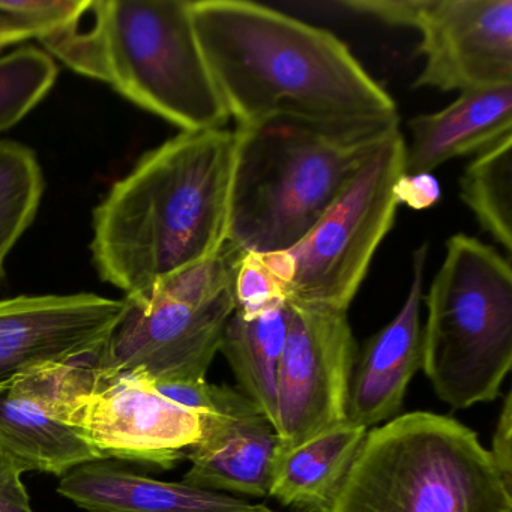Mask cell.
I'll return each mask as SVG.
<instances>
[{
	"label": "cell",
	"mask_w": 512,
	"mask_h": 512,
	"mask_svg": "<svg viewBox=\"0 0 512 512\" xmlns=\"http://www.w3.org/2000/svg\"><path fill=\"white\" fill-rule=\"evenodd\" d=\"M191 19L229 118L356 121L398 116L391 95L325 29L242 0L191 2Z\"/></svg>",
	"instance_id": "cell-1"
},
{
	"label": "cell",
	"mask_w": 512,
	"mask_h": 512,
	"mask_svg": "<svg viewBox=\"0 0 512 512\" xmlns=\"http://www.w3.org/2000/svg\"><path fill=\"white\" fill-rule=\"evenodd\" d=\"M236 134L182 131L140 158L92 217V263L127 295L211 259L226 245Z\"/></svg>",
	"instance_id": "cell-2"
},
{
	"label": "cell",
	"mask_w": 512,
	"mask_h": 512,
	"mask_svg": "<svg viewBox=\"0 0 512 512\" xmlns=\"http://www.w3.org/2000/svg\"><path fill=\"white\" fill-rule=\"evenodd\" d=\"M400 118L266 119L235 130L227 242L241 253L295 247Z\"/></svg>",
	"instance_id": "cell-3"
},
{
	"label": "cell",
	"mask_w": 512,
	"mask_h": 512,
	"mask_svg": "<svg viewBox=\"0 0 512 512\" xmlns=\"http://www.w3.org/2000/svg\"><path fill=\"white\" fill-rule=\"evenodd\" d=\"M38 41L80 76L181 131L217 130L230 119L187 0H86L76 20Z\"/></svg>",
	"instance_id": "cell-4"
},
{
	"label": "cell",
	"mask_w": 512,
	"mask_h": 512,
	"mask_svg": "<svg viewBox=\"0 0 512 512\" xmlns=\"http://www.w3.org/2000/svg\"><path fill=\"white\" fill-rule=\"evenodd\" d=\"M328 512H512V476L467 425L410 412L367 431Z\"/></svg>",
	"instance_id": "cell-5"
},
{
	"label": "cell",
	"mask_w": 512,
	"mask_h": 512,
	"mask_svg": "<svg viewBox=\"0 0 512 512\" xmlns=\"http://www.w3.org/2000/svg\"><path fill=\"white\" fill-rule=\"evenodd\" d=\"M425 302L421 368L434 394L455 410L497 400L512 367L511 260L452 236Z\"/></svg>",
	"instance_id": "cell-6"
},
{
	"label": "cell",
	"mask_w": 512,
	"mask_h": 512,
	"mask_svg": "<svg viewBox=\"0 0 512 512\" xmlns=\"http://www.w3.org/2000/svg\"><path fill=\"white\" fill-rule=\"evenodd\" d=\"M230 242L211 259L145 292L127 295L106 343L85 359L97 377L139 371L154 382H203L235 313L236 266Z\"/></svg>",
	"instance_id": "cell-7"
},
{
	"label": "cell",
	"mask_w": 512,
	"mask_h": 512,
	"mask_svg": "<svg viewBox=\"0 0 512 512\" xmlns=\"http://www.w3.org/2000/svg\"><path fill=\"white\" fill-rule=\"evenodd\" d=\"M406 140L392 133L299 244L287 250L293 277L287 302L346 311L371 260L394 226V187L404 175Z\"/></svg>",
	"instance_id": "cell-8"
},
{
	"label": "cell",
	"mask_w": 512,
	"mask_h": 512,
	"mask_svg": "<svg viewBox=\"0 0 512 512\" xmlns=\"http://www.w3.org/2000/svg\"><path fill=\"white\" fill-rule=\"evenodd\" d=\"M289 326L278 367L277 452L347 421L356 341L346 311L287 302Z\"/></svg>",
	"instance_id": "cell-9"
},
{
	"label": "cell",
	"mask_w": 512,
	"mask_h": 512,
	"mask_svg": "<svg viewBox=\"0 0 512 512\" xmlns=\"http://www.w3.org/2000/svg\"><path fill=\"white\" fill-rule=\"evenodd\" d=\"M91 374V385L77 397L74 421L103 460L169 469L199 442L200 413L167 400L151 377L139 371Z\"/></svg>",
	"instance_id": "cell-10"
},
{
	"label": "cell",
	"mask_w": 512,
	"mask_h": 512,
	"mask_svg": "<svg viewBox=\"0 0 512 512\" xmlns=\"http://www.w3.org/2000/svg\"><path fill=\"white\" fill-rule=\"evenodd\" d=\"M83 361L50 365L0 388V461L20 472L64 476L103 460L74 421L77 397L91 385Z\"/></svg>",
	"instance_id": "cell-11"
},
{
	"label": "cell",
	"mask_w": 512,
	"mask_h": 512,
	"mask_svg": "<svg viewBox=\"0 0 512 512\" xmlns=\"http://www.w3.org/2000/svg\"><path fill=\"white\" fill-rule=\"evenodd\" d=\"M410 28L425 59L415 88L512 85V0H419Z\"/></svg>",
	"instance_id": "cell-12"
},
{
	"label": "cell",
	"mask_w": 512,
	"mask_h": 512,
	"mask_svg": "<svg viewBox=\"0 0 512 512\" xmlns=\"http://www.w3.org/2000/svg\"><path fill=\"white\" fill-rule=\"evenodd\" d=\"M122 311V299L94 293L0 301V388L22 374L88 358L106 343Z\"/></svg>",
	"instance_id": "cell-13"
},
{
	"label": "cell",
	"mask_w": 512,
	"mask_h": 512,
	"mask_svg": "<svg viewBox=\"0 0 512 512\" xmlns=\"http://www.w3.org/2000/svg\"><path fill=\"white\" fill-rule=\"evenodd\" d=\"M202 436L187 451L191 467L182 482L250 497L269 496L278 434L259 407L229 385H211L200 413Z\"/></svg>",
	"instance_id": "cell-14"
},
{
	"label": "cell",
	"mask_w": 512,
	"mask_h": 512,
	"mask_svg": "<svg viewBox=\"0 0 512 512\" xmlns=\"http://www.w3.org/2000/svg\"><path fill=\"white\" fill-rule=\"evenodd\" d=\"M428 244L413 253L409 293L397 316L365 343L355 361L346 419L370 428L397 418L407 386L422 367L421 305Z\"/></svg>",
	"instance_id": "cell-15"
},
{
	"label": "cell",
	"mask_w": 512,
	"mask_h": 512,
	"mask_svg": "<svg viewBox=\"0 0 512 512\" xmlns=\"http://www.w3.org/2000/svg\"><path fill=\"white\" fill-rule=\"evenodd\" d=\"M58 493L88 512H256V503L185 482H166L106 460L62 476Z\"/></svg>",
	"instance_id": "cell-16"
},
{
	"label": "cell",
	"mask_w": 512,
	"mask_h": 512,
	"mask_svg": "<svg viewBox=\"0 0 512 512\" xmlns=\"http://www.w3.org/2000/svg\"><path fill=\"white\" fill-rule=\"evenodd\" d=\"M404 173H431L446 161L482 152L512 134V85L461 92L440 112L409 122Z\"/></svg>",
	"instance_id": "cell-17"
},
{
	"label": "cell",
	"mask_w": 512,
	"mask_h": 512,
	"mask_svg": "<svg viewBox=\"0 0 512 512\" xmlns=\"http://www.w3.org/2000/svg\"><path fill=\"white\" fill-rule=\"evenodd\" d=\"M367 431L343 421L289 451L277 452L269 496L298 512H328Z\"/></svg>",
	"instance_id": "cell-18"
},
{
	"label": "cell",
	"mask_w": 512,
	"mask_h": 512,
	"mask_svg": "<svg viewBox=\"0 0 512 512\" xmlns=\"http://www.w3.org/2000/svg\"><path fill=\"white\" fill-rule=\"evenodd\" d=\"M289 326L287 302L256 317L235 310L224 328L220 352L226 356L238 389L247 395L277 431L278 367Z\"/></svg>",
	"instance_id": "cell-19"
},
{
	"label": "cell",
	"mask_w": 512,
	"mask_h": 512,
	"mask_svg": "<svg viewBox=\"0 0 512 512\" xmlns=\"http://www.w3.org/2000/svg\"><path fill=\"white\" fill-rule=\"evenodd\" d=\"M461 199L511 260L512 134L479 152L467 166L461 178Z\"/></svg>",
	"instance_id": "cell-20"
},
{
	"label": "cell",
	"mask_w": 512,
	"mask_h": 512,
	"mask_svg": "<svg viewBox=\"0 0 512 512\" xmlns=\"http://www.w3.org/2000/svg\"><path fill=\"white\" fill-rule=\"evenodd\" d=\"M44 193L37 154L14 140H0V281L17 242L32 226Z\"/></svg>",
	"instance_id": "cell-21"
},
{
	"label": "cell",
	"mask_w": 512,
	"mask_h": 512,
	"mask_svg": "<svg viewBox=\"0 0 512 512\" xmlns=\"http://www.w3.org/2000/svg\"><path fill=\"white\" fill-rule=\"evenodd\" d=\"M55 59L43 49L22 47L0 58V133L16 127L58 79Z\"/></svg>",
	"instance_id": "cell-22"
},
{
	"label": "cell",
	"mask_w": 512,
	"mask_h": 512,
	"mask_svg": "<svg viewBox=\"0 0 512 512\" xmlns=\"http://www.w3.org/2000/svg\"><path fill=\"white\" fill-rule=\"evenodd\" d=\"M236 311L244 317H256L263 311L284 304L286 287L269 271L259 253H242L236 266Z\"/></svg>",
	"instance_id": "cell-23"
},
{
	"label": "cell",
	"mask_w": 512,
	"mask_h": 512,
	"mask_svg": "<svg viewBox=\"0 0 512 512\" xmlns=\"http://www.w3.org/2000/svg\"><path fill=\"white\" fill-rule=\"evenodd\" d=\"M86 0H0V16L17 20L34 34V38L46 37L61 31L79 17Z\"/></svg>",
	"instance_id": "cell-24"
},
{
	"label": "cell",
	"mask_w": 512,
	"mask_h": 512,
	"mask_svg": "<svg viewBox=\"0 0 512 512\" xmlns=\"http://www.w3.org/2000/svg\"><path fill=\"white\" fill-rule=\"evenodd\" d=\"M394 194L398 206L406 205L416 211L431 208L442 197L439 181L431 173H404L395 184Z\"/></svg>",
	"instance_id": "cell-25"
},
{
	"label": "cell",
	"mask_w": 512,
	"mask_h": 512,
	"mask_svg": "<svg viewBox=\"0 0 512 512\" xmlns=\"http://www.w3.org/2000/svg\"><path fill=\"white\" fill-rule=\"evenodd\" d=\"M22 475L16 467L0 461V512H34Z\"/></svg>",
	"instance_id": "cell-26"
},
{
	"label": "cell",
	"mask_w": 512,
	"mask_h": 512,
	"mask_svg": "<svg viewBox=\"0 0 512 512\" xmlns=\"http://www.w3.org/2000/svg\"><path fill=\"white\" fill-rule=\"evenodd\" d=\"M490 452L500 470L512 476V392L503 400Z\"/></svg>",
	"instance_id": "cell-27"
},
{
	"label": "cell",
	"mask_w": 512,
	"mask_h": 512,
	"mask_svg": "<svg viewBox=\"0 0 512 512\" xmlns=\"http://www.w3.org/2000/svg\"><path fill=\"white\" fill-rule=\"evenodd\" d=\"M34 34L17 20L0 16V50L31 40Z\"/></svg>",
	"instance_id": "cell-28"
},
{
	"label": "cell",
	"mask_w": 512,
	"mask_h": 512,
	"mask_svg": "<svg viewBox=\"0 0 512 512\" xmlns=\"http://www.w3.org/2000/svg\"><path fill=\"white\" fill-rule=\"evenodd\" d=\"M256 512H277V511H272V509L268 508V506H266V505H259V506H257ZM296 512H298V511H296Z\"/></svg>",
	"instance_id": "cell-29"
}]
</instances>
